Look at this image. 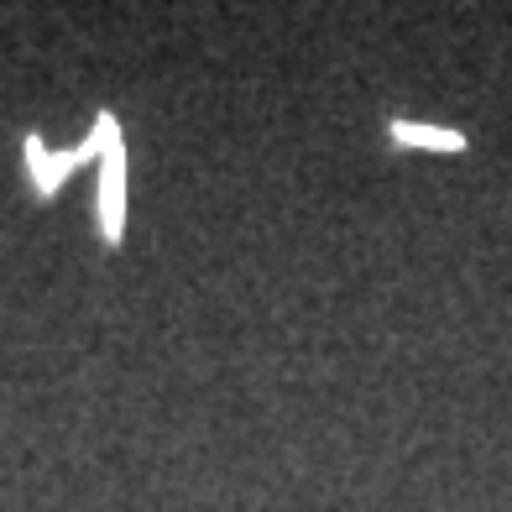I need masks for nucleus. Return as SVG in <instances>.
Returning <instances> with one entry per match:
<instances>
[{
	"mask_svg": "<svg viewBox=\"0 0 512 512\" xmlns=\"http://www.w3.org/2000/svg\"><path fill=\"white\" fill-rule=\"evenodd\" d=\"M121 225H126V147H121V126H105V173H100V236L105 246H121Z\"/></svg>",
	"mask_w": 512,
	"mask_h": 512,
	"instance_id": "f257e3e1",
	"label": "nucleus"
},
{
	"mask_svg": "<svg viewBox=\"0 0 512 512\" xmlns=\"http://www.w3.org/2000/svg\"><path fill=\"white\" fill-rule=\"evenodd\" d=\"M105 126H110V115H100V121H95V136H89L84 147H74V152H48V147L37 142V136H27V142H21V147H27L32 189H37L42 199H48V194L58 189V183H63L68 173H74V168H79V162H89L95 152H105Z\"/></svg>",
	"mask_w": 512,
	"mask_h": 512,
	"instance_id": "f03ea898",
	"label": "nucleus"
},
{
	"mask_svg": "<svg viewBox=\"0 0 512 512\" xmlns=\"http://www.w3.org/2000/svg\"><path fill=\"white\" fill-rule=\"evenodd\" d=\"M387 136L398 147H418V152H465V136L450 126H418V121H392Z\"/></svg>",
	"mask_w": 512,
	"mask_h": 512,
	"instance_id": "7ed1b4c3",
	"label": "nucleus"
}]
</instances>
